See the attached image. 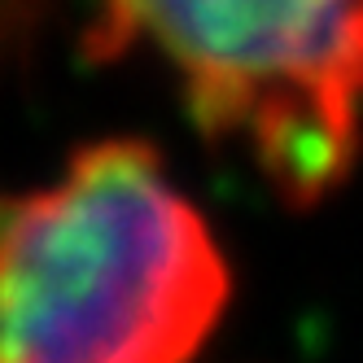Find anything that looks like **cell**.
<instances>
[{
    "label": "cell",
    "mask_w": 363,
    "mask_h": 363,
    "mask_svg": "<svg viewBox=\"0 0 363 363\" xmlns=\"http://www.w3.org/2000/svg\"><path fill=\"white\" fill-rule=\"evenodd\" d=\"M228 294V258L162 158L96 140L5 211L0 363H193Z\"/></svg>",
    "instance_id": "cell-1"
},
{
    "label": "cell",
    "mask_w": 363,
    "mask_h": 363,
    "mask_svg": "<svg viewBox=\"0 0 363 363\" xmlns=\"http://www.w3.org/2000/svg\"><path fill=\"white\" fill-rule=\"evenodd\" d=\"M96 57H162L206 145L289 206L324 201L363 145V0H101Z\"/></svg>",
    "instance_id": "cell-2"
}]
</instances>
